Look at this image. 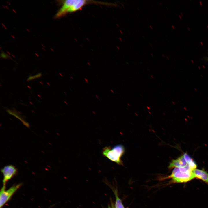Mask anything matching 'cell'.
<instances>
[{"label":"cell","instance_id":"11","mask_svg":"<svg viewBox=\"0 0 208 208\" xmlns=\"http://www.w3.org/2000/svg\"><path fill=\"white\" fill-rule=\"evenodd\" d=\"M111 206L109 205L108 206V208H115L112 201H111Z\"/></svg>","mask_w":208,"mask_h":208},{"label":"cell","instance_id":"13","mask_svg":"<svg viewBox=\"0 0 208 208\" xmlns=\"http://www.w3.org/2000/svg\"><path fill=\"white\" fill-rule=\"evenodd\" d=\"M95 96L98 99V100H100V99H99V97L98 95H96Z\"/></svg>","mask_w":208,"mask_h":208},{"label":"cell","instance_id":"15","mask_svg":"<svg viewBox=\"0 0 208 208\" xmlns=\"http://www.w3.org/2000/svg\"><path fill=\"white\" fill-rule=\"evenodd\" d=\"M70 77H71V78L72 79H73V78L72 77H71V76H70Z\"/></svg>","mask_w":208,"mask_h":208},{"label":"cell","instance_id":"12","mask_svg":"<svg viewBox=\"0 0 208 208\" xmlns=\"http://www.w3.org/2000/svg\"><path fill=\"white\" fill-rule=\"evenodd\" d=\"M84 79H85V81H86V82L87 83H88V80L86 78H85Z\"/></svg>","mask_w":208,"mask_h":208},{"label":"cell","instance_id":"6","mask_svg":"<svg viewBox=\"0 0 208 208\" xmlns=\"http://www.w3.org/2000/svg\"><path fill=\"white\" fill-rule=\"evenodd\" d=\"M184 156L182 155L176 159L172 160L168 166L169 168H182L185 167L187 165Z\"/></svg>","mask_w":208,"mask_h":208},{"label":"cell","instance_id":"3","mask_svg":"<svg viewBox=\"0 0 208 208\" xmlns=\"http://www.w3.org/2000/svg\"><path fill=\"white\" fill-rule=\"evenodd\" d=\"M99 4L107 6H114V4L109 3L88 0H73V3L67 10L66 14L75 12L80 10L86 5L90 4Z\"/></svg>","mask_w":208,"mask_h":208},{"label":"cell","instance_id":"10","mask_svg":"<svg viewBox=\"0 0 208 208\" xmlns=\"http://www.w3.org/2000/svg\"><path fill=\"white\" fill-rule=\"evenodd\" d=\"M42 74L41 73H39L35 75L30 76L27 79V81H31L34 79L40 77L42 76Z\"/></svg>","mask_w":208,"mask_h":208},{"label":"cell","instance_id":"4","mask_svg":"<svg viewBox=\"0 0 208 208\" xmlns=\"http://www.w3.org/2000/svg\"><path fill=\"white\" fill-rule=\"evenodd\" d=\"M21 184L14 185L6 190L3 185L0 193V208H1L9 200L13 194L20 187Z\"/></svg>","mask_w":208,"mask_h":208},{"label":"cell","instance_id":"14","mask_svg":"<svg viewBox=\"0 0 208 208\" xmlns=\"http://www.w3.org/2000/svg\"><path fill=\"white\" fill-rule=\"evenodd\" d=\"M111 92H112V93H113V92H113V91L112 90H111Z\"/></svg>","mask_w":208,"mask_h":208},{"label":"cell","instance_id":"5","mask_svg":"<svg viewBox=\"0 0 208 208\" xmlns=\"http://www.w3.org/2000/svg\"><path fill=\"white\" fill-rule=\"evenodd\" d=\"M3 174V185H5L6 182L11 179L17 173V170L14 166L8 165L4 166L1 170Z\"/></svg>","mask_w":208,"mask_h":208},{"label":"cell","instance_id":"2","mask_svg":"<svg viewBox=\"0 0 208 208\" xmlns=\"http://www.w3.org/2000/svg\"><path fill=\"white\" fill-rule=\"evenodd\" d=\"M125 151L124 146L122 145H116L112 148L110 146H105L103 148L102 155L110 161L118 164L122 165L121 158Z\"/></svg>","mask_w":208,"mask_h":208},{"label":"cell","instance_id":"1","mask_svg":"<svg viewBox=\"0 0 208 208\" xmlns=\"http://www.w3.org/2000/svg\"><path fill=\"white\" fill-rule=\"evenodd\" d=\"M168 177L177 183H185L195 178L193 170L188 165L184 167L175 168Z\"/></svg>","mask_w":208,"mask_h":208},{"label":"cell","instance_id":"7","mask_svg":"<svg viewBox=\"0 0 208 208\" xmlns=\"http://www.w3.org/2000/svg\"><path fill=\"white\" fill-rule=\"evenodd\" d=\"M195 177L200 179L208 183V173L203 170L195 169L193 170Z\"/></svg>","mask_w":208,"mask_h":208},{"label":"cell","instance_id":"8","mask_svg":"<svg viewBox=\"0 0 208 208\" xmlns=\"http://www.w3.org/2000/svg\"><path fill=\"white\" fill-rule=\"evenodd\" d=\"M183 156L188 165L192 170L196 169L197 165L196 163L187 153H184Z\"/></svg>","mask_w":208,"mask_h":208},{"label":"cell","instance_id":"9","mask_svg":"<svg viewBox=\"0 0 208 208\" xmlns=\"http://www.w3.org/2000/svg\"><path fill=\"white\" fill-rule=\"evenodd\" d=\"M113 191L116 197L115 208H125L121 200L118 197L117 190L115 189Z\"/></svg>","mask_w":208,"mask_h":208}]
</instances>
